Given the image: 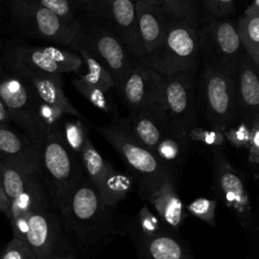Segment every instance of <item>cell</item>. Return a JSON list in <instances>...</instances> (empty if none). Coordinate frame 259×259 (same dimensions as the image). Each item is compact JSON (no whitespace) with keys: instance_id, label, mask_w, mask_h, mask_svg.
<instances>
[{"instance_id":"obj_28","label":"cell","mask_w":259,"mask_h":259,"mask_svg":"<svg viewBox=\"0 0 259 259\" xmlns=\"http://www.w3.org/2000/svg\"><path fill=\"white\" fill-rule=\"evenodd\" d=\"M68 49L77 53L80 56L83 64L87 67V73L78 74L79 78L100 87L101 89L105 90L110 94L115 92L114 82L109 73L88 52H86L80 46L74 44H71Z\"/></svg>"},{"instance_id":"obj_41","label":"cell","mask_w":259,"mask_h":259,"mask_svg":"<svg viewBox=\"0 0 259 259\" xmlns=\"http://www.w3.org/2000/svg\"><path fill=\"white\" fill-rule=\"evenodd\" d=\"M55 259H76V256H75V254L73 252V249H72L71 251H69V252H67V253H65V254H63V255H61V256H59Z\"/></svg>"},{"instance_id":"obj_10","label":"cell","mask_w":259,"mask_h":259,"mask_svg":"<svg viewBox=\"0 0 259 259\" xmlns=\"http://www.w3.org/2000/svg\"><path fill=\"white\" fill-rule=\"evenodd\" d=\"M213 186L219 199L232 211L247 233L258 228L247 190L246 174L235 168L225 153H212Z\"/></svg>"},{"instance_id":"obj_25","label":"cell","mask_w":259,"mask_h":259,"mask_svg":"<svg viewBox=\"0 0 259 259\" xmlns=\"http://www.w3.org/2000/svg\"><path fill=\"white\" fill-rule=\"evenodd\" d=\"M168 22L186 24L198 28L202 20L201 8L194 0H156Z\"/></svg>"},{"instance_id":"obj_37","label":"cell","mask_w":259,"mask_h":259,"mask_svg":"<svg viewBox=\"0 0 259 259\" xmlns=\"http://www.w3.org/2000/svg\"><path fill=\"white\" fill-rule=\"evenodd\" d=\"M0 259H36V257L24 242L12 237L3 247Z\"/></svg>"},{"instance_id":"obj_32","label":"cell","mask_w":259,"mask_h":259,"mask_svg":"<svg viewBox=\"0 0 259 259\" xmlns=\"http://www.w3.org/2000/svg\"><path fill=\"white\" fill-rule=\"evenodd\" d=\"M186 138L190 144L197 143L208 148L211 154L218 152L225 153L227 142L225 140L224 134L220 131L213 128L206 130L194 125L188 130L186 133Z\"/></svg>"},{"instance_id":"obj_42","label":"cell","mask_w":259,"mask_h":259,"mask_svg":"<svg viewBox=\"0 0 259 259\" xmlns=\"http://www.w3.org/2000/svg\"><path fill=\"white\" fill-rule=\"evenodd\" d=\"M2 21H3V8H2V3L0 2V30L2 26Z\"/></svg>"},{"instance_id":"obj_44","label":"cell","mask_w":259,"mask_h":259,"mask_svg":"<svg viewBox=\"0 0 259 259\" xmlns=\"http://www.w3.org/2000/svg\"><path fill=\"white\" fill-rule=\"evenodd\" d=\"M5 70H4V68H3V66H2V63H1V60H0V75L4 72Z\"/></svg>"},{"instance_id":"obj_14","label":"cell","mask_w":259,"mask_h":259,"mask_svg":"<svg viewBox=\"0 0 259 259\" xmlns=\"http://www.w3.org/2000/svg\"><path fill=\"white\" fill-rule=\"evenodd\" d=\"M84 175L99 192L102 200L109 206L117 204L132 189L133 178L115 169L93 146L89 139L80 155Z\"/></svg>"},{"instance_id":"obj_43","label":"cell","mask_w":259,"mask_h":259,"mask_svg":"<svg viewBox=\"0 0 259 259\" xmlns=\"http://www.w3.org/2000/svg\"><path fill=\"white\" fill-rule=\"evenodd\" d=\"M0 193H4V190H3V182H2L1 174H0Z\"/></svg>"},{"instance_id":"obj_21","label":"cell","mask_w":259,"mask_h":259,"mask_svg":"<svg viewBox=\"0 0 259 259\" xmlns=\"http://www.w3.org/2000/svg\"><path fill=\"white\" fill-rule=\"evenodd\" d=\"M117 121L151 152H154L168 131L165 110H143L118 117Z\"/></svg>"},{"instance_id":"obj_45","label":"cell","mask_w":259,"mask_h":259,"mask_svg":"<svg viewBox=\"0 0 259 259\" xmlns=\"http://www.w3.org/2000/svg\"><path fill=\"white\" fill-rule=\"evenodd\" d=\"M2 249H3V247H0V254H1V252H2Z\"/></svg>"},{"instance_id":"obj_36","label":"cell","mask_w":259,"mask_h":259,"mask_svg":"<svg viewBox=\"0 0 259 259\" xmlns=\"http://www.w3.org/2000/svg\"><path fill=\"white\" fill-rule=\"evenodd\" d=\"M198 3L205 17L215 20H227L237 10L234 0H201Z\"/></svg>"},{"instance_id":"obj_18","label":"cell","mask_w":259,"mask_h":259,"mask_svg":"<svg viewBox=\"0 0 259 259\" xmlns=\"http://www.w3.org/2000/svg\"><path fill=\"white\" fill-rule=\"evenodd\" d=\"M124 229L135 245L138 259H195L179 234L166 230L147 237L125 225Z\"/></svg>"},{"instance_id":"obj_6","label":"cell","mask_w":259,"mask_h":259,"mask_svg":"<svg viewBox=\"0 0 259 259\" xmlns=\"http://www.w3.org/2000/svg\"><path fill=\"white\" fill-rule=\"evenodd\" d=\"M6 6L12 26L23 37L69 48L77 35L79 23L72 25L64 22L41 6L38 0H10Z\"/></svg>"},{"instance_id":"obj_22","label":"cell","mask_w":259,"mask_h":259,"mask_svg":"<svg viewBox=\"0 0 259 259\" xmlns=\"http://www.w3.org/2000/svg\"><path fill=\"white\" fill-rule=\"evenodd\" d=\"M137 25L143 57L155 50L164 39L169 22L156 0L136 1Z\"/></svg>"},{"instance_id":"obj_30","label":"cell","mask_w":259,"mask_h":259,"mask_svg":"<svg viewBox=\"0 0 259 259\" xmlns=\"http://www.w3.org/2000/svg\"><path fill=\"white\" fill-rule=\"evenodd\" d=\"M38 3L68 24L76 25L85 0H38Z\"/></svg>"},{"instance_id":"obj_29","label":"cell","mask_w":259,"mask_h":259,"mask_svg":"<svg viewBox=\"0 0 259 259\" xmlns=\"http://www.w3.org/2000/svg\"><path fill=\"white\" fill-rule=\"evenodd\" d=\"M60 130L68 148L80 157L86 142L90 139L89 130L84 121L75 117L64 119Z\"/></svg>"},{"instance_id":"obj_27","label":"cell","mask_w":259,"mask_h":259,"mask_svg":"<svg viewBox=\"0 0 259 259\" xmlns=\"http://www.w3.org/2000/svg\"><path fill=\"white\" fill-rule=\"evenodd\" d=\"M72 85L92 105L108 115L110 120H115L119 117L112 94L106 92L96 85L82 80L78 76L72 79Z\"/></svg>"},{"instance_id":"obj_34","label":"cell","mask_w":259,"mask_h":259,"mask_svg":"<svg viewBox=\"0 0 259 259\" xmlns=\"http://www.w3.org/2000/svg\"><path fill=\"white\" fill-rule=\"evenodd\" d=\"M38 121L40 128L46 136V138L54 131L61 127L63 120L65 119V115L67 113L58 107L51 106L49 104H45L39 101L38 104Z\"/></svg>"},{"instance_id":"obj_7","label":"cell","mask_w":259,"mask_h":259,"mask_svg":"<svg viewBox=\"0 0 259 259\" xmlns=\"http://www.w3.org/2000/svg\"><path fill=\"white\" fill-rule=\"evenodd\" d=\"M199 62L203 69L232 75L246 55L232 19L205 17L197 29Z\"/></svg>"},{"instance_id":"obj_4","label":"cell","mask_w":259,"mask_h":259,"mask_svg":"<svg viewBox=\"0 0 259 259\" xmlns=\"http://www.w3.org/2000/svg\"><path fill=\"white\" fill-rule=\"evenodd\" d=\"M0 57L5 71L17 76L29 74L56 75L64 73L80 74L83 62L80 56L55 46H34L20 38L7 40Z\"/></svg>"},{"instance_id":"obj_12","label":"cell","mask_w":259,"mask_h":259,"mask_svg":"<svg viewBox=\"0 0 259 259\" xmlns=\"http://www.w3.org/2000/svg\"><path fill=\"white\" fill-rule=\"evenodd\" d=\"M83 16L98 20L123 45L138 63L143 58L140 44L136 1L131 0H85Z\"/></svg>"},{"instance_id":"obj_13","label":"cell","mask_w":259,"mask_h":259,"mask_svg":"<svg viewBox=\"0 0 259 259\" xmlns=\"http://www.w3.org/2000/svg\"><path fill=\"white\" fill-rule=\"evenodd\" d=\"M196 76L197 69L164 76L163 103L168 128L184 137L197 122Z\"/></svg>"},{"instance_id":"obj_15","label":"cell","mask_w":259,"mask_h":259,"mask_svg":"<svg viewBox=\"0 0 259 259\" xmlns=\"http://www.w3.org/2000/svg\"><path fill=\"white\" fill-rule=\"evenodd\" d=\"M63 231L60 218L54 210H35L27 215L23 242L36 259H55L73 249Z\"/></svg>"},{"instance_id":"obj_31","label":"cell","mask_w":259,"mask_h":259,"mask_svg":"<svg viewBox=\"0 0 259 259\" xmlns=\"http://www.w3.org/2000/svg\"><path fill=\"white\" fill-rule=\"evenodd\" d=\"M124 225L147 237L155 236L166 231L157 214L153 213L146 204L142 206L137 214L125 222Z\"/></svg>"},{"instance_id":"obj_39","label":"cell","mask_w":259,"mask_h":259,"mask_svg":"<svg viewBox=\"0 0 259 259\" xmlns=\"http://www.w3.org/2000/svg\"><path fill=\"white\" fill-rule=\"evenodd\" d=\"M0 211L3 212L6 217L9 213V201L5 193H0Z\"/></svg>"},{"instance_id":"obj_5","label":"cell","mask_w":259,"mask_h":259,"mask_svg":"<svg viewBox=\"0 0 259 259\" xmlns=\"http://www.w3.org/2000/svg\"><path fill=\"white\" fill-rule=\"evenodd\" d=\"M78 23L79 29L72 44L83 48L109 73L118 95L137 62L119 39L98 20L81 16Z\"/></svg>"},{"instance_id":"obj_1","label":"cell","mask_w":259,"mask_h":259,"mask_svg":"<svg viewBox=\"0 0 259 259\" xmlns=\"http://www.w3.org/2000/svg\"><path fill=\"white\" fill-rule=\"evenodd\" d=\"M59 218L67 236L88 256L100 251L115 237L126 235L125 222L121 221L117 207L107 205L85 175Z\"/></svg>"},{"instance_id":"obj_24","label":"cell","mask_w":259,"mask_h":259,"mask_svg":"<svg viewBox=\"0 0 259 259\" xmlns=\"http://www.w3.org/2000/svg\"><path fill=\"white\" fill-rule=\"evenodd\" d=\"M236 29L246 55L259 66V0L247 6L236 21Z\"/></svg>"},{"instance_id":"obj_23","label":"cell","mask_w":259,"mask_h":259,"mask_svg":"<svg viewBox=\"0 0 259 259\" xmlns=\"http://www.w3.org/2000/svg\"><path fill=\"white\" fill-rule=\"evenodd\" d=\"M18 77L23 79L30 86L38 101L61 108L67 114L83 121H87L85 116L74 106L65 94L63 89V75L29 74Z\"/></svg>"},{"instance_id":"obj_35","label":"cell","mask_w":259,"mask_h":259,"mask_svg":"<svg viewBox=\"0 0 259 259\" xmlns=\"http://www.w3.org/2000/svg\"><path fill=\"white\" fill-rule=\"evenodd\" d=\"M217 199L198 197L185 206L187 213L206 223L210 227H215V209Z\"/></svg>"},{"instance_id":"obj_17","label":"cell","mask_w":259,"mask_h":259,"mask_svg":"<svg viewBox=\"0 0 259 259\" xmlns=\"http://www.w3.org/2000/svg\"><path fill=\"white\" fill-rule=\"evenodd\" d=\"M40 148L18 130L0 125V164L23 174L40 171Z\"/></svg>"},{"instance_id":"obj_9","label":"cell","mask_w":259,"mask_h":259,"mask_svg":"<svg viewBox=\"0 0 259 259\" xmlns=\"http://www.w3.org/2000/svg\"><path fill=\"white\" fill-rule=\"evenodd\" d=\"M196 104L210 128L224 133L239 118L232 76L202 68L196 76Z\"/></svg>"},{"instance_id":"obj_33","label":"cell","mask_w":259,"mask_h":259,"mask_svg":"<svg viewBox=\"0 0 259 259\" xmlns=\"http://www.w3.org/2000/svg\"><path fill=\"white\" fill-rule=\"evenodd\" d=\"M252 122L242 118L236 119L223 134L226 142L236 149H246L249 146Z\"/></svg>"},{"instance_id":"obj_11","label":"cell","mask_w":259,"mask_h":259,"mask_svg":"<svg viewBox=\"0 0 259 259\" xmlns=\"http://www.w3.org/2000/svg\"><path fill=\"white\" fill-rule=\"evenodd\" d=\"M0 99L6 108L9 122L41 147L47 138L38 121L39 101L30 86L20 77L4 71L0 75Z\"/></svg>"},{"instance_id":"obj_40","label":"cell","mask_w":259,"mask_h":259,"mask_svg":"<svg viewBox=\"0 0 259 259\" xmlns=\"http://www.w3.org/2000/svg\"><path fill=\"white\" fill-rule=\"evenodd\" d=\"M7 124H9V117H8L6 108L0 99V125H7Z\"/></svg>"},{"instance_id":"obj_19","label":"cell","mask_w":259,"mask_h":259,"mask_svg":"<svg viewBox=\"0 0 259 259\" xmlns=\"http://www.w3.org/2000/svg\"><path fill=\"white\" fill-rule=\"evenodd\" d=\"M231 76L238 116L248 122H253L259 117V66L245 55Z\"/></svg>"},{"instance_id":"obj_2","label":"cell","mask_w":259,"mask_h":259,"mask_svg":"<svg viewBox=\"0 0 259 259\" xmlns=\"http://www.w3.org/2000/svg\"><path fill=\"white\" fill-rule=\"evenodd\" d=\"M93 127L111 145L124 162L131 177L138 185L139 196L144 201L165 180L179 179L177 168L159 160L117 119L110 120L105 125H93Z\"/></svg>"},{"instance_id":"obj_38","label":"cell","mask_w":259,"mask_h":259,"mask_svg":"<svg viewBox=\"0 0 259 259\" xmlns=\"http://www.w3.org/2000/svg\"><path fill=\"white\" fill-rule=\"evenodd\" d=\"M247 150L248 164L254 171H257L259 164V117L255 118L252 122L251 137Z\"/></svg>"},{"instance_id":"obj_16","label":"cell","mask_w":259,"mask_h":259,"mask_svg":"<svg viewBox=\"0 0 259 259\" xmlns=\"http://www.w3.org/2000/svg\"><path fill=\"white\" fill-rule=\"evenodd\" d=\"M164 76L136 64L124 79L118 96L128 114L143 110H165L163 103Z\"/></svg>"},{"instance_id":"obj_3","label":"cell","mask_w":259,"mask_h":259,"mask_svg":"<svg viewBox=\"0 0 259 259\" xmlns=\"http://www.w3.org/2000/svg\"><path fill=\"white\" fill-rule=\"evenodd\" d=\"M39 177L52 209L60 215L84 177L80 157L68 148L60 128L52 132L41 145Z\"/></svg>"},{"instance_id":"obj_20","label":"cell","mask_w":259,"mask_h":259,"mask_svg":"<svg viewBox=\"0 0 259 259\" xmlns=\"http://www.w3.org/2000/svg\"><path fill=\"white\" fill-rule=\"evenodd\" d=\"M179 179L165 180L145 201L151 203L157 217L169 232L179 234L187 212L178 191Z\"/></svg>"},{"instance_id":"obj_8","label":"cell","mask_w":259,"mask_h":259,"mask_svg":"<svg viewBox=\"0 0 259 259\" xmlns=\"http://www.w3.org/2000/svg\"><path fill=\"white\" fill-rule=\"evenodd\" d=\"M197 29L186 24L169 22L163 41L137 64L148 67L162 76L198 69L200 62Z\"/></svg>"},{"instance_id":"obj_26","label":"cell","mask_w":259,"mask_h":259,"mask_svg":"<svg viewBox=\"0 0 259 259\" xmlns=\"http://www.w3.org/2000/svg\"><path fill=\"white\" fill-rule=\"evenodd\" d=\"M190 146L186 137L172 133L168 128L153 153L165 164L178 169L185 162Z\"/></svg>"}]
</instances>
